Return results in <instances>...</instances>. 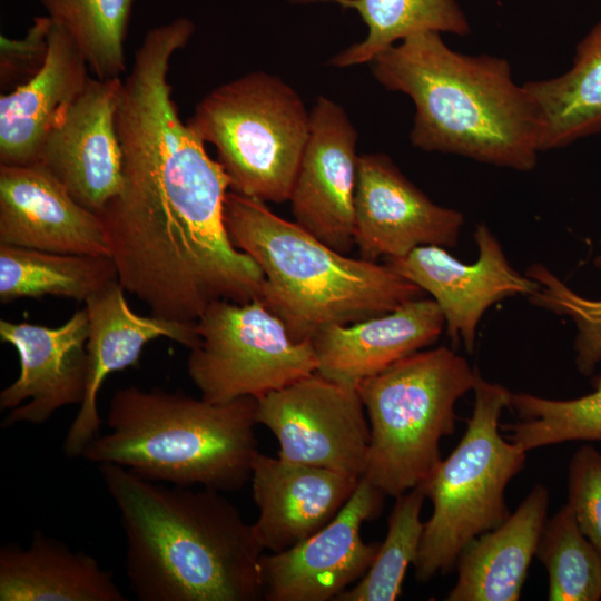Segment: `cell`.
<instances>
[{"label":"cell","instance_id":"1f68e13d","mask_svg":"<svg viewBox=\"0 0 601 601\" xmlns=\"http://www.w3.org/2000/svg\"><path fill=\"white\" fill-rule=\"evenodd\" d=\"M568 505L583 534L601 552V453L581 446L568 471Z\"/></svg>","mask_w":601,"mask_h":601},{"label":"cell","instance_id":"603a6c76","mask_svg":"<svg viewBox=\"0 0 601 601\" xmlns=\"http://www.w3.org/2000/svg\"><path fill=\"white\" fill-rule=\"evenodd\" d=\"M1 601H125L110 572L83 552L36 531L28 546L0 550Z\"/></svg>","mask_w":601,"mask_h":601},{"label":"cell","instance_id":"30bf717a","mask_svg":"<svg viewBox=\"0 0 601 601\" xmlns=\"http://www.w3.org/2000/svg\"><path fill=\"white\" fill-rule=\"evenodd\" d=\"M256 402V421L275 435L279 459L363 476L370 425L357 387L315 372Z\"/></svg>","mask_w":601,"mask_h":601},{"label":"cell","instance_id":"5bb4252c","mask_svg":"<svg viewBox=\"0 0 601 601\" xmlns=\"http://www.w3.org/2000/svg\"><path fill=\"white\" fill-rule=\"evenodd\" d=\"M463 215L432 201L383 154L359 156L355 246L364 259L400 258L420 246L454 247Z\"/></svg>","mask_w":601,"mask_h":601},{"label":"cell","instance_id":"7c38bea8","mask_svg":"<svg viewBox=\"0 0 601 601\" xmlns=\"http://www.w3.org/2000/svg\"><path fill=\"white\" fill-rule=\"evenodd\" d=\"M357 132L345 110L319 97L289 201L294 221L333 249L355 246Z\"/></svg>","mask_w":601,"mask_h":601},{"label":"cell","instance_id":"4dcf8cb0","mask_svg":"<svg viewBox=\"0 0 601 601\" xmlns=\"http://www.w3.org/2000/svg\"><path fill=\"white\" fill-rule=\"evenodd\" d=\"M594 265L601 269V252ZM525 275L539 285L529 296L533 305L569 316L574 322L578 331L574 339L575 366L582 375H591L601 363V299L577 294L541 264H532Z\"/></svg>","mask_w":601,"mask_h":601},{"label":"cell","instance_id":"2e32d148","mask_svg":"<svg viewBox=\"0 0 601 601\" xmlns=\"http://www.w3.org/2000/svg\"><path fill=\"white\" fill-rule=\"evenodd\" d=\"M86 307L62 325L0 321V338L19 355V376L0 393V408L9 411L1 426L41 424L67 405L81 404L87 384Z\"/></svg>","mask_w":601,"mask_h":601},{"label":"cell","instance_id":"8fae6325","mask_svg":"<svg viewBox=\"0 0 601 601\" xmlns=\"http://www.w3.org/2000/svg\"><path fill=\"white\" fill-rule=\"evenodd\" d=\"M384 496L361 477L351 499L324 528L283 552H264L260 558L263 599L329 601L361 580L380 546L362 539V525L378 515Z\"/></svg>","mask_w":601,"mask_h":601},{"label":"cell","instance_id":"7402d4cb","mask_svg":"<svg viewBox=\"0 0 601 601\" xmlns=\"http://www.w3.org/2000/svg\"><path fill=\"white\" fill-rule=\"evenodd\" d=\"M549 491L536 484L497 528L472 540L456 562L447 601H518L548 520Z\"/></svg>","mask_w":601,"mask_h":601},{"label":"cell","instance_id":"52a82bcc","mask_svg":"<svg viewBox=\"0 0 601 601\" xmlns=\"http://www.w3.org/2000/svg\"><path fill=\"white\" fill-rule=\"evenodd\" d=\"M473 391L474 407L463 437L422 483L433 510L413 564L421 582L450 573L472 540L510 516L505 490L525 465L528 452L500 433L511 392L481 375Z\"/></svg>","mask_w":601,"mask_h":601},{"label":"cell","instance_id":"d6986e66","mask_svg":"<svg viewBox=\"0 0 601 601\" xmlns=\"http://www.w3.org/2000/svg\"><path fill=\"white\" fill-rule=\"evenodd\" d=\"M359 480L258 453L250 475L259 512L253 526L264 550L283 552L315 534L347 503Z\"/></svg>","mask_w":601,"mask_h":601},{"label":"cell","instance_id":"3957f363","mask_svg":"<svg viewBox=\"0 0 601 601\" xmlns=\"http://www.w3.org/2000/svg\"><path fill=\"white\" fill-rule=\"evenodd\" d=\"M371 63L381 85L412 99L410 138L416 148L520 171L535 167V114L506 59L460 53L441 33L423 31L382 51Z\"/></svg>","mask_w":601,"mask_h":601},{"label":"cell","instance_id":"277c9868","mask_svg":"<svg viewBox=\"0 0 601 601\" xmlns=\"http://www.w3.org/2000/svg\"><path fill=\"white\" fill-rule=\"evenodd\" d=\"M224 219L234 246L264 274L259 299L295 341L422 297L423 290L387 263L348 257L277 216L262 200L229 189Z\"/></svg>","mask_w":601,"mask_h":601},{"label":"cell","instance_id":"ac0fdd59","mask_svg":"<svg viewBox=\"0 0 601 601\" xmlns=\"http://www.w3.org/2000/svg\"><path fill=\"white\" fill-rule=\"evenodd\" d=\"M85 304L89 317L87 384L83 401L65 436L63 452L68 457L81 456L86 446L99 435L101 418L97 398L109 374L136 366L142 348L152 339L166 337L189 349L199 342L196 322L135 313L119 280Z\"/></svg>","mask_w":601,"mask_h":601},{"label":"cell","instance_id":"4316f807","mask_svg":"<svg viewBox=\"0 0 601 601\" xmlns=\"http://www.w3.org/2000/svg\"><path fill=\"white\" fill-rule=\"evenodd\" d=\"M73 41L96 78L126 72L125 41L136 0H39Z\"/></svg>","mask_w":601,"mask_h":601},{"label":"cell","instance_id":"ffe728a7","mask_svg":"<svg viewBox=\"0 0 601 601\" xmlns=\"http://www.w3.org/2000/svg\"><path fill=\"white\" fill-rule=\"evenodd\" d=\"M445 327L432 298H414L394 311L347 325H332L313 335L317 373L357 387L401 358L435 343Z\"/></svg>","mask_w":601,"mask_h":601},{"label":"cell","instance_id":"f1b7e54d","mask_svg":"<svg viewBox=\"0 0 601 601\" xmlns=\"http://www.w3.org/2000/svg\"><path fill=\"white\" fill-rule=\"evenodd\" d=\"M535 555L548 572L549 600L601 599V552L580 530L568 504L546 520Z\"/></svg>","mask_w":601,"mask_h":601},{"label":"cell","instance_id":"d4e9b609","mask_svg":"<svg viewBox=\"0 0 601 601\" xmlns=\"http://www.w3.org/2000/svg\"><path fill=\"white\" fill-rule=\"evenodd\" d=\"M119 280L111 257L45 252L0 244V300L46 295L87 302Z\"/></svg>","mask_w":601,"mask_h":601},{"label":"cell","instance_id":"d6a6232c","mask_svg":"<svg viewBox=\"0 0 601 601\" xmlns=\"http://www.w3.org/2000/svg\"><path fill=\"white\" fill-rule=\"evenodd\" d=\"M52 21L47 16L36 17L21 39L0 37L1 87L19 86L30 79L43 65L48 52V36Z\"/></svg>","mask_w":601,"mask_h":601},{"label":"cell","instance_id":"f546056e","mask_svg":"<svg viewBox=\"0 0 601 601\" xmlns=\"http://www.w3.org/2000/svg\"><path fill=\"white\" fill-rule=\"evenodd\" d=\"M395 499L386 536L370 569L334 601H394L401 595L405 573L417 560L424 531L421 511L426 494L420 484Z\"/></svg>","mask_w":601,"mask_h":601},{"label":"cell","instance_id":"ba28073f","mask_svg":"<svg viewBox=\"0 0 601 601\" xmlns=\"http://www.w3.org/2000/svg\"><path fill=\"white\" fill-rule=\"evenodd\" d=\"M217 152L229 189L264 203H285L297 175L311 112L278 77L256 71L207 93L186 120Z\"/></svg>","mask_w":601,"mask_h":601},{"label":"cell","instance_id":"5b68a950","mask_svg":"<svg viewBox=\"0 0 601 601\" xmlns=\"http://www.w3.org/2000/svg\"><path fill=\"white\" fill-rule=\"evenodd\" d=\"M256 398L211 403L183 393L119 388L107 412L109 432L83 450L91 463H112L171 485L219 492L250 481L258 455Z\"/></svg>","mask_w":601,"mask_h":601},{"label":"cell","instance_id":"8992f818","mask_svg":"<svg viewBox=\"0 0 601 601\" xmlns=\"http://www.w3.org/2000/svg\"><path fill=\"white\" fill-rule=\"evenodd\" d=\"M480 373L440 346L401 358L357 386L370 425L362 477L396 497L424 483L442 461L440 442L455 431V404Z\"/></svg>","mask_w":601,"mask_h":601},{"label":"cell","instance_id":"6da1fadb","mask_svg":"<svg viewBox=\"0 0 601 601\" xmlns=\"http://www.w3.org/2000/svg\"><path fill=\"white\" fill-rule=\"evenodd\" d=\"M194 30L180 17L137 48L117 111L122 187L99 213L120 285L151 315L183 322L215 300L259 299L265 279L227 234V175L173 98L170 60Z\"/></svg>","mask_w":601,"mask_h":601},{"label":"cell","instance_id":"9c48e42d","mask_svg":"<svg viewBox=\"0 0 601 601\" xmlns=\"http://www.w3.org/2000/svg\"><path fill=\"white\" fill-rule=\"evenodd\" d=\"M187 372L201 398L259 397L317 372L311 339L295 341L260 299L210 303L196 321Z\"/></svg>","mask_w":601,"mask_h":601},{"label":"cell","instance_id":"83f0119b","mask_svg":"<svg viewBox=\"0 0 601 601\" xmlns=\"http://www.w3.org/2000/svg\"><path fill=\"white\" fill-rule=\"evenodd\" d=\"M509 407L519 417L502 426L508 440L525 452L568 441L601 442V376L594 390L571 400H551L529 393H511Z\"/></svg>","mask_w":601,"mask_h":601},{"label":"cell","instance_id":"44dd1931","mask_svg":"<svg viewBox=\"0 0 601 601\" xmlns=\"http://www.w3.org/2000/svg\"><path fill=\"white\" fill-rule=\"evenodd\" d=\"M88 69L71 38L52 22L42 67L0 97V165L38 164L48 135L86 88Z\"/></svg>","mask_w":601,"mask_h":601},{"label":"cell","instance_id":"9a60e30c","mask_svg":"<svg viewBox=\"0 0 601 601\" xmlns=\"http://www.w3.org/2000/svg\"><path fill=\"white\" fill-rule=\"evenodd\" d=\"M121 87V78H90L48 135L38 161L79 204L97 214L122 187L117 129Z\"/></svg>","mask_w":601,"mask_h":601},{"label":"cell","instance_id":"e0dca14e","mask_svg":"<svg viewBox=\"0 0 601 601\" xmlns=\"http://www.w3.org/2000/svg\"><path fill=\"white\" fill-rule=\"evenodd\" d=\"M0 244L111 257L100 215L38 164L0 165Z\"/></svg>","mask_w":601,"mask_h":601},{"label":"cell","instance_id":"cb8c5ba5","mask_svg":"<svg viewBox=\"0 0 601 601\" xmlns=\"http://www.w3.org/2000/svg\"><path fill=\"white\" fill-rule=\"evenodd\" d=\"M523 87L535 114L540 151L601 132V19L578 43L565 73Z\"/></svg>","mask_w":601,"mask_h":601},{"label":"cell","instance_id":"4fadbf2b","mask_svg":"<svg viewBox=\"0 0 601 601\" xmlns=\"http://www.w3.org/2000/svg\"><path fill=\"white\" fill-rule=\"evenodd\" d=\"M479 257L465 264L444 247L420 246L400 258L386 259L400 275L432 295L441 308L451 341L463 342L472 353L483 314L495 303L514 295L533 294L535 280L515 270L485 224L474 231Z\"/></svg>","mask_w":601,"mask_h":601},{"label":"cell","instance_id":"7a4b0ae2","mask_svg":"<svg viewBox=\"0 0 601 601\" xmlns=\"http://www.w3.org/2000/svg\"><path fill=\"white\" fill-rule=\"evenodd\" d=\"M126 538V573L140 601L263 599L264 548L223 492L167 486L99 464Z\"/></svg>","mask_w":601,"mask_h":601},{"label":"cell","instance_id":"484cf974","mask_svg":"<svg viewBox=\"0 0 601 601\" xmlns=\"http://www.w3.org/2000/svg\"><path fill=\"white\" fill-rule=\"evenodd\" d=\"M358 12L367 36L337 56L331 63L349 67L371 62L397 40L423 32L470 33L469 21L455 0H328Z\"/></svg>","mask_w":601,"mask_h":601}]
</instances>
